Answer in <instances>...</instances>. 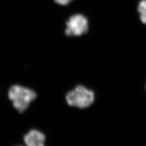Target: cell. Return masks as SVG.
<instances>
[{
  "mask_svg": "<svg viewBox=\"0 0 146 146\" xmlns=\"http://www.w3.org/2000/svg\"><path fill=\"white\" fill-rule=\"evenodd\" d=\"M66 100L69 106L84 109L94 104L95 93L85 86L78 85L67 93Z\"/></svg>",
  "mask_w": 146,
  "mask_h": 146,
  "instance_id": "2",
  "label": "cell"
},
{
  "mask_svg": "<svg viewBox=\"0 0 146 146\" xmlns=\"http://www.w3.org/2000/svg\"><path fill=\"white\" fill-rule=\"evenodd\" d=\"M8 96L13 106L17 111L22 113L36 99V93L33 89L25 86L15 84L11 86Z\"/></svg>",
  "mask_w": 146,
  "mask_h": 146,
  "instance_id": "1",
  "label": "cell"
},
{
  "mask_svg": "<svg viewBox=\"0 0 146 146\" xmlns=\"http://www.w3.org/2000/svg\"><path fill=\"white\" fill-rule=\"evenodd\" d=\"M46 139L45 135L37 129H31L23 137L25 144L28 146H44Z\"/></svg>",
  "mask_w": 146,
  "mask_h": 146,
  "instance_id": "4",
  "label": "cell"
},
{
  "mask_svg": "<svg viewBox=\"0 0 146 146\" xmlns=\"http://www.w3.org/2000/svg\"><path fill=\"white\" fill-rule=\"evenodd\" d=\"M88 19L85 15L78 13L70 16L66 22L65 35L68 37L81 36L88 32Z\"/></svg>",
  "mask_w": 146,
  "mask_h": 146,
  "instance_id": "3",
  "label": "cell"
},
{
  "mask_svg": "<svg viewBox=\"0 0 146 146\" xmlns=\"http://www.w3.org/2000/svg\"><path fill=\"white\" fill-rule=\"evenodd\" d=\"M54 2L58 5L66 6L71 3L74 0H53Z\"/></svg>",
  "mask_w": 146,
  "mask_h": 146,
  "instance_id": "6",
  "label": "cell"
},
{
  "mask_svg": "<svg viewBox=\"0 0 146 146\" xmlns=\"http://www.w3.org/2000/svg\"><path fill=\"white\" fill-rule=\"evenodd\" d=\"M137 12L141 22L146 25V0H140L137 5Z\"/></svg>",
  "mask_w": 146,
  "mask_h": 146,
  "instance_id": "5",
  "label": "cell"
}]
</instances>
